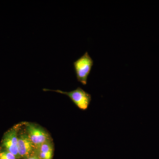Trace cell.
<instances>
[{"label":"cell","instance_id":"1","mask_svg":"<svg viewBox=\"0 0 159 159\" xmlns=\"http://www.w3.org/2000/svg\"><path fill=\"white\" fill-rule=\"evenodd\" d=\"M93 64V60L88 52L73 63L77 80L83 85H85L87 84L88 78Z\"/></svg>","mask_w":159,"mask_h":159},{"label":"cell","instance_id":"2","mask_svg":"<svg viewBox=\"0 0 159 159\" xmlns=\"http://www.w3.org/2000/svg\"><path fill=\"white\" fill-rule=\"evenodd\" d=\"M43 90L54 91L68 96L74 104L82 111H86L88 109L92 100L90 94L79 87L70 92H64L60 90H54L48 89H43Z\"/></svg>","mask_w":159,"mask_h":159},{"label":"cell","instance_id":"6","mask_svg":"<svg viewBox=\"0 0 159 159\" xmlns=\"http://www.w3.org/2000/svg\"><path fill=\"white\" fill-rule=\"evenodd\" d=\"M35 154L39 159H52L53 147L51 141L45 142L35 147Z\"/></svg>","mask_w":159,"mask_h":159},{"label":"cell","instance_id":"3","mask_svg":"<svg viewBox=\"0 0 159 159\" xmlns=\"http://www.w3.org/2000/svg\"><path fill=\"white\" fill-rule=\"evenodd\" d=\"M26 127L27 134L35 147L50 141L48 133L38 125L28 123Z\"/></svg>","mask_w":159,"mask_h":159},{"label":"cell","instance_id":"7","mask_svg":"<svg viewBox=\"0 0 159 159\" xmlns=\"http://www.w3.org/2000/svg\"><path fill=\"white\" fill-rule=\"evenodd\" d=\"M16 157L8 151L4 149L0 151V159H16Z\"/></svg>","mask_w":159,"mask_h":159},{"label":"cell","instance_id":"8","mask_svg":"<svg viewBox=\"0 0 159 159\" xmlns=\"http://www.w3.org/2000/svg\"><path fill=\"white\" fill-rule=\"evenodd\" d=\"M39 159V158L35 154L33 155H31V156L27 158V159Z\"/></svg>","mask_w":159,"mask_h":159},{"label":"cell","instance_id":"4","mask_svg":"<svg viewBox=\"0 0 159 159\" xmlns=\"http://www.w3.org/2000/svg\"><path fill=\"white\" fill-rule=\"evenodd\" d=\"M18 126H15L9 129L4 134L2 145L4 149L8 151L19 158L18 152Z\"/></svg>","mask_w":159,"mask_h":159},{"label":"cell","instance_id":"5","mask_svg":"<svg viewBox=\"0 0 159 159\" xmlns=\"http://www.w3.org/2000/svg\"><path fill=\"white\" fill-rule=\"evenodd\" d=\"M18 152L20 158H27L32 155L35 146L27 134H22L18 137Z\"/></svg>","mask_w":159,"mask_h":159}]
</instances>
